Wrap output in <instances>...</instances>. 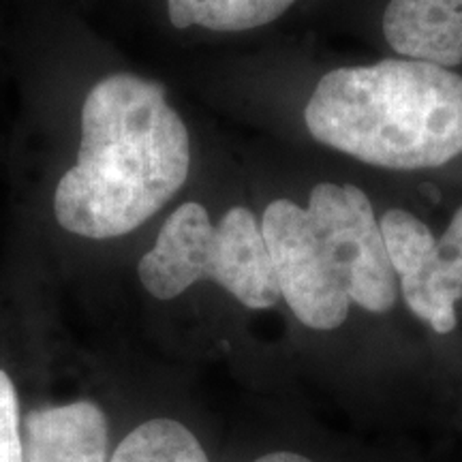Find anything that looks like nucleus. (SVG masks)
<instances>
[{
    "mask_svg": "<svg viewBox=\"0 0 462 462\" xmlns=\"http://www.w3.org/2000/svg\"><path fill=\"white\" fill-rule=\"evenodd\" d=\"M315 142L383 170H435L462 154V75L385 58L340 67L304 107Z\"/></svg>",
    "mask_w": 462,
    "mask_h": 462,
    "instance_id": "2",
    "label": "nucleus"
},
{
    "mask_svg": "<svg viewBox=\"0 0 462 462\" xmlns=\"http://www.w3.org/2000/svg\"><path fill=\"white\" fill-rule=\"evenodd\" d=\"M262 234L281 298L310 330H337L349 315L346 298L323 255L306 208L276 199L265 208Z\"/></svg>",
    "mask_w": 462,
    "mask_h": 462,
    "instance_id": "6",
    "label": "nucleus"
},
{
    "mask_svg": "<svg viewBox=\"0 0 462 462\" xmlns=\"http://www.w3.org/2000/svg\"><path fill=\"white\" fill-rule=\"evenodd\" d=\"M109 462H210L187 426L176 420H150L131 430Z\"/></svg>",
    "mask_w": 462,
    "mask_h": 462,
    "instance_id": "10",
    "label": "nucleus"
},
{
    "mask_svg": "<svg viewBox=\"0 0 462 462\" xmlns=\"http://www.w3.org/2000/svg\"><path fill=\"white\" fill-rule=\"evenodd\" d=\"M379 225L407 309L437 334L454 332L462 300V206L441 238L401 208L385 212Z\"/></svg>",
    "mask_w": 462,
    "mask_h": 462,
    "instance_id": "5",
    "label": "nucleus"
},
{
    "mask_svg": "<svg viewBox=\"0 0 462 462\" xmlns=\"http://www.w3.org/2000/svg\"><path fill=\"white\" fill-rule=\"evenodd\" d=\"M22 446L24 462H106V413L90 401L37 409L26 415Z\"/></svg>",
    "mask_w": 462,
    "mask_h": 462,
    "instance_id": "8",
    "label": "nucleus"
},
{
    "mask_svg": "<svg viewBox=\"0 0 462 462\" xmlns=\"http://www.w3.org/2000/svg\"><path fill=\"white\" fill-rule=\"evenodd\" d=\"M306 212L351 304L377 315L394 309L401 289L368 195L356 184L319 182Z\"/></svg>",
    "mask_w": 462,
    "mask_h": 462,
    "instance_id": "4",
    "label": "nucleus"
},
{
    "mask_svg": "<svg viewBox=\"0 0 462 462\" xmlns=\"http://www.w3.org/2000/svg\"><path fill=\"white\" fill-rule=\"evenodd\" d=\"M189 170V129L163 84L109 75L84 101L78 161L54 193L56 221L90 240L131 234L182 189Z\"/></svg>",
    "mask_w": 462,
    "mask_h": 462,
    "instance_id": "1",
    "label": "nucleus"
},
{
    "mask_svg": "<svg viewBox=\"0 0 462 462\" xmlns=\"http://www.w3.org/2000/svg\"><path fill=\"white\" fill-rule=\"evenodd\" d=\"M381 28L401 58L462 65V0H390Z\"/></svg>",
    "mask_w": 462,
    "mask_h": 462,
    "instance_id": "7",
    "label": "nucleus"
},
{
    "mask_svg": "<svg viewBox=\"0 0 462 462\" xmlns=\"http://www.w3.org/2000/svg\"><path fill=\"white\" fill-rule=\"evenodd\" d=\"M137 276L157 300L178 298L198 281H215L253 310L281 300L262 223L245 206L229 208L215 225L204 206L184 201L165 218Z\"/></svg>",
    "mask_w": 462,
    "mask_h": 462,
    "instance_id": "3",
    "label": "nucleus"
},
{
    "mask_svg": "<svg viewBox=\"0 0 462 462\" xmlns=\"http://www.w3.org/2000/svg\"><path fill=\"white\" fill-rule=\"evenodd\" d=\"M255 462H313V460L291 452H274V454L262 456V458H257Z\"/></svg>",
    "mask_w": 462,
    "mask_h": 462,
    "instance_id": "12",
    "label": "nucleus"
},
{
    "mask_svg": "<svg viewBox=\"0 0 462 462\" xmlns=\"http://www.w3.org/2000/svg\"><path fill=\"white\" fill-rule=\"evenodd\" d=\"M296 0H167L176 28L199 26L212 32H245L273 24Z\"/></svg>",
    "mask_w": 462,
    "mask_h": 462,
    "instance_id": "9",
    "label": "nucleus"
},
{
    "mask_svg": "<svg viewBox=\"0 0 462 462\" xmlns=\"http://www.w3.org/2000/svg\"><path fill=\"white\" fill-rule=\"evenodd\" d=\"M0 462H24L20 404H17L14 381L5 371H0Z\"/></svg>",
    "mask_w": 462,
    "mask_h": 462,
    "instance_id": "11",
    "label": "nucleus"
}]
</instances>
